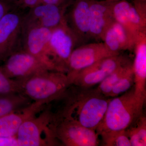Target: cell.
I'll return each instance as SVG.
<instances>
[{"label": "cell", "instance_id": "5bb4252c", "mask_svg": "<svg viewBox=\"0 0 146 146\" xmlns=\"http://www.w3.org/2000/svg\"><path fill=\"white\" fill-rule=\"evenodd\" d=\"M112 13L115 21L136 36L146 32V16L127 0L114 1Z\"/></svg>", "mask_w": 146, "mask_h": 146}, {"label": "cell", "instance_id": "30bf717a", "mask_svg": "<svg viewBox=\"0 0 146 146\" xmlns=\"http://www.w3.org/2000/svg\"><path fill=\"white\" fill-rule=\"evenodd\" d=\"M52 31L42 27L23 26L22 48L36 58L49 70L58 72L47 52Z\"/></svg>", "mask_w": 146, "mask_h": 146}, {"label": "cell", "instance_id": "9a60e30c", "mask_svg": "<svg viewBox=\"0 0 146 146\" xmlns=\"http://www.w3.org/2000/svg\"><path fill=\"white\" fill-rule=\"evenodd\" d=\"M114 1L108 0H91L90 1V39L102 42L105 33L115 21L112 13Z\"/></svg>", "mask_w": 146, "mask_h": 146}, {"label": "cell", "instance_id": "2e32d148", "mask_svg": "<svg viewBox=\"0 0 146 146\" xmlns=\"http://www.w3.org/2000/svg\"><path fill=\"white\" fill-rule=\"evenodd\" d=\"M133 50L134 94L139 103L144 106L146 99V32L138 35Z\"/></svg>", "mask_w": 146, "mask_h": 146}, {"label": "cell", "instance_id": "9c48e42d", "mask_svg": "<svg viewBox=\"0 0 146 146\" xmlns=\"http://www.w3.org/2000/svg\"><path fill=\"white\" fill-rule=\"evenodd\" d=\"M3 62L0 70L7 77L20 81L22 84L32 76L49 70L41 61L22 48L10 55Z\"/></svg>", "mask_w": 146, "mask_h": 146}, {"label": "cell", "instance_id": "277c9868", "mask_svg": "<svg viewBox=\"0 0 146 146\" xmlns=\"http://www.w3.org/2000/svg\"><path fill=\"white\" fill-rule=\"evenodd\" d=\"M41 114L25 121L19 128L16 136L18 146H48L42 137L45 134L49 146L58 145L50 125L52 119L51 108L48 106Z\"/></svg>", "mask_w": 146, "mask_h": 146}, {"label": "cell", "instance_id": "83f0119b", "mask_svg": "<svg viewBox=\"0 0 146 146\" xmlns=\"http://www.w3.org/2000/svg\"><path fill=\"white\" fill-rule=\"evenodd\" d=\"M0 146H18L16 137H0Z\"/></svg>", "mask_w": 146, "mask_h": 146}, {"label": "cell", "instance_id": "484cf974", "mask_svg": "<svg viewBox=\"0 0 146 146\" xmlns=\"http://www.w3.org/2000/svg\"><path fill=\"white\" fill-rule=\"evenodd\" d=\"M17 9L11 0H0V20L7 13Z\"/></svg>", "mask_w": 146, "mask_h": 146}, {"label": "cell", "instance_id": "8992f818", "mask_svg": "<svg viewBox=\"0 0 146 146\" xmlns=\"http://www.w3.org/2000/svg\"><path fill=\"white\" fill-rule=\"evenodd\" d=\"M80 45L77 38L66 23L52 30L47 52L58 72L66 74L71 53Z\"/></svg>", "mask_w": 146, "mask_h": 146}, {"label": "cell", "instance_id": "cb8c5ba5", "mask_svg": "<svg viewBox=\"0 0 146 146\" xmlns=\"http://www.w3.org/2000/svg\"><path fill=\"white\" fill-rule=\"evenodd\" d=\"M22 93V83L7 77L0 70V94Z\"/></svg>", "mask_w": 146, "mask_h": 146}, {"label": "cell", "instance_id": "7a4b0ae2", "mask_svg": "<svg viewBox=\"0 0 146 146\" xmlns=\"http://www.w3.org/2000/svg\"><path fill=\"white\" fill-rule=\"evenodd\" d=\"M143 107L136 99L133 86L124 94L110 99L96 131L99 136L105 131L126 129L143 114Z\"/></svg>", "mask_w": 146, "mask_h": 146}, {"label": "cell", "instance_id": "4316f807", "mask_svg": "<svg viewBox=\"0 0 146 146\" xmlns=\"http://www.w3.org/2000/svg\"><path fill=\"white\" fill-rule=\"evenodd\" d=\"M74 0H41V3L69 7Z\"/></svg>", "mask_w": 146, "mask_h": 146}, {"label": "cell", "instance_id": "ac0fdd59", "mask_svg": "<svg viewBox=\"0 0 146 146\" xmlns=\"http://www.w3.org/2000/svg\"><path fill=\"white\" fill-rule=\"evenodd\" d=\"M138 36L115 21L106 30L102 42L111 51L120 53L133 50Z\"/></svg>", "mask_w": 146, "mask_h": 146}, {"label": "cell", "instance_id": "8fae6325", "mask_svg": "<svg viewBox=\"0 0 146 146\" xmlns=\"http://www.w3.org/2000/svg\"><path fill=\"white\" fill-rule=\"evenodd\" d=\"M129 61L126 56L121 53L106 58L79 72L73 79L72 84L91 88L98 84L110 74Z\"/></svg>", "mask_w": 146, "mask_h": 146}, {"label": "cell", "instance_id": "3957f363", "mask_svg": "<svg viewBox=\"0 0 146 146\" xmlns=\"http://www.w3.org/2000/svg\"><path fill=\"white\" fill-rule=\"evenodd\" d=\"M71 85L66 73L46 70L30 77L22 83L23 93L33 102L48 104Z\"/></svg>", "mask_w": 146, "mask_h": 146}, {"label": "cell", "instance_id": "6da1fadb", "mask_svg": "<svg viewBox=\"0 0 146 146\" xmlns=\"http://www.w3.org/2000/svg\"><path fill=\"white\" fill-rule=\"evenodd\" d=\"M92 88L71 84L57 99L61 104L54 114L96 130L111 98Z\"/></svg>", "mask_w": 146, "mask_h": 146}, {"label": "cell", "instance_id": "d6986e66", "mask_svg": "<svg viewBox=\"0 0 146 146\" xmlns=\"http://www.w3.org/2000/svg\"><path fill=\"white\" fill-rule=\"evenodd\" d=\"M32 102L22 93L0 94V118L23 110Z\"/></svg>", "mask_w": 146, "mask_h": 146}, {"label": "cell", "instance_id": "d4e9b609", "mask_svg": "<svg viewBox=\"0 0 146 146\" xmlns=\"http://www.w3.org/2000/svg\"><path fill=\"white\" fill-rule=\"evenodd\" d=\"M19 9H29L41 3V0H11Z\"/></svg>", "mask_w": 146, "mask_h": 146}, {"label": "cell", "instance_id": "603a6c76", "mask_svg": "<svg viewBox=\"0 0 146 146\" xmlns=\"http://www.w3.org/2000/svg\"><path fill=\"white\" fill-rule=\"evenodd\" d=\"M134 83V74L132 64V66L113 87L108 97L110 98H115L124 94L133 86Z\"/></svg>", "mask_w": 146, "mask_h": 146}, {"label": "cell", "instance_id": "ba28073f", "mask_svg": "<svg viewBox=\"0 0 146 146\" xmlns=\"http://www.w3.org/2000/svg\"><path fill=\"white\" fill-rule=\"evenodd\" d=\"M120 53L111 51L102 42L86 43L76 47L69 58L66 73L70 84L80 71L102 59Z\"/></svg>", "mask_w": 146, "mask_h": 146}, {"label": "cell", "instance_id": "5b68a950", "mask_svg": "<svg viewBox=\"0 0 146 146\" xmlns=\"http://www.w3.org/2000/svg\"><path fill=\"white\" fill-rule=\"evenodd\" d=\"M56 141L66 146H97L99 144L96 131L53 114L50 125Z\"/></svg>", "mask_w": 146, "mask_h": 146}, {"label": "cell", "instance_id": "7402d4cb", "mask_svg": "<svg viewBox=\"0 0 146 146\" xmlns=\"http://www.w3.org/2000/svg\"><path fill=\"white\" fill-rule=\"evenodd\" d=\"M101 136L104 145L106 146H131L125 129L102 132Z\"/></svg>", "mask_w": 146, "mask_h": 146}, {"label": "cell", "instance_id": "ffe728a7", "mask_svg": "<svg viewBox=\"0 0 146 146\" xmlns=\"http://www.w3.org/2000/svg\"><path fill=\"white\" fill-rule=\"evenodd\" d=\"M125 131L131 145L146 146V117L143 114L141 115Z\"/></svg>", "mask_w": 146, "mask_h": 146}, {"label": "cell", "instance_id": "7c38bea8", "mask_svg": "<svg viewBox=\"0 0 146 146\" xmlns=\"http://www.w3.org/2000/svg\"><path fill=\"white\" fill-rule=\"evenodd\" d=\"M68 7L40 3L24 14L23 26H36L53 29L66 23L65 14Z\"/></svg>", "mask_w": 146, "mask_h": 146}, {"label": "cell", "instance_id": "f1b7e54d", "mask_svg": "<svg viewBox=\"0 0 146 146\" xmlns=\"http://www.w3.org/2000/svg\"><path fill=\"white\" fill-rule=\"evenodd\" d=\"M108 1H121V0H108Z\"/></svg>", "mask_w": 146, "mask_h": 146}, {"label": "cell", "instance_id": "44dd1931", "mask_svg": "<svg viewBox=\"0 0 146 146\" xmlns=\"http://www.w3.org/2000/svg\"><path fill=\"white\" fill-rule=\"evenodd\" d=\"M132 63L129 60L110 74L100 83L99 84L98 86L96 88L97 91L105 96L108 97L113 87L132 66Z\"/></svg>", "mask_w": 146, "mask_h": 146}, {"label": "cell", "instance_id": "52a82bcc", "mask_svg": "<svg viewBox=\"0 0 146 146\" xmlns=\"http://www.w3.org/2000/svg\"><path fill=\"white\" fill-rule=\"evenodd\" d=\"M24 13L17 9L0 20V62L22 48V26Z\"/></svg>", "mask_w": 146, "mask_h": 146}, {"label": "cell", "instance_id": "e0dca14e", "mask_svg": "<svg viewBox=\"0 0 146 146\" xmlns=\"http://www.w3.org/2000/svg\"><path fill=\"white\" fill-rule=\"evenodd\" d=\"M42 102H33L23 110L12 112L0 118V137H16L23 123L41 112L46 105Z\"/></svg>", "mask_w": 146, "mask_h": 146}, {"label": "cell", "instance_id": "4fadbf2b", "mask_svg": "<svg viewBox=\"0 0 146 146\" xmlns=\"http://www.w3.org/2000/svg\"><path fill=\"white\" fill-rule=\"evenodd\" d=\"M90 1L91 0H74L65 13L66 23L80 45L90 40Z\"/></svg>", "mask_w": 146, "mask_h": 146}]
</instances>
